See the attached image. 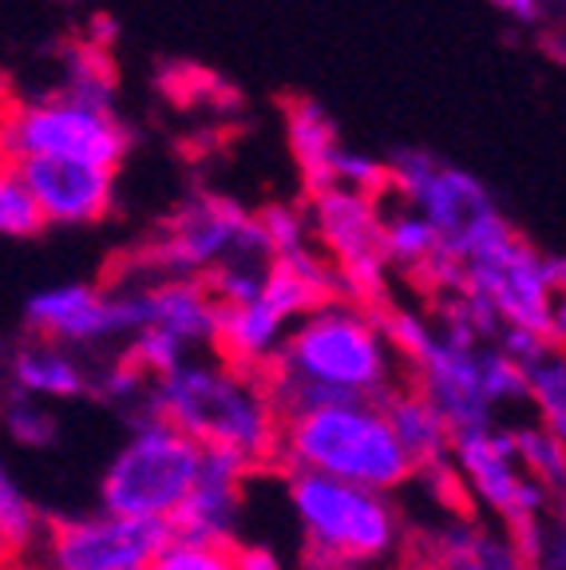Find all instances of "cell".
<instances>
[{"label":"cell","mask_w":566,"mask_h":570,"mask_svg":"<svg viewBox=\"0 0 566 570\" xmlns=\"http://www.w3.org/2000/svg\"><path fill=\"white\" fill-rule=\"evenodd\" d=\"M476 356H479V389H484L491 409L527 401V368L515 365L496 341H491V345H479Z\"/></svg>","instance_id":"f1b7e54d"},{"label":"cell","mask_w":566,"mask_h":570,"mask_svg":"<svg viewBox=\"0 0 566 570\" xmlns=\"http://www.w3.org/2000/svg\"><path fill=\"white\" fill-rule=\"evenodd\" d=\"M4 432L20 448H52L60 440V420H56V412L45 401L12 392L9 409H4Z\"/></svg>","instance_id":"4dcf8cb0"},{"label":"cell","mask_w":566,"mask_h":570,"mask_svg":"<svg viewBox=\"0 0 566 570\" xmlns=\"http://www.w3.org/2000/svg\"><path fill=\"white\" fill-rule=\"evenodd\" d=\"M266 269H270V262L226 258L222 266H214L211 274H203V282L218 305H246V302H257V297H262Z\"/></svg>","instance_id":"f546056e"},{"label":"cell","mask_w":566,"mask_h":570,"mask_svg":"<svg viewBox=\"0 0 566 570\" xmlns=\"http://www.w3.org/2000/svg\"><path fill=\"white\" fill-rule=\"evenodd\" d=\"M436 570H531L507 531L476 519H451L432 543Z\"/></svg>","instance_id":"7402d4cb"},{"label":"cell","mask_w":566,"mask_h":570,"mask_svg":"<svg viewBox=\"0 0 566 570\" xmlns=\"http://www.w3.org/2000/svg\"><path fill=\"white\" fill-rule=\"evenodd\" d=\"M45 230V218L36 210V203L28 198L25 183L12 170V163H0V238H36Z\"/></svg>","instance_id":"e575fe53"},{"label":"cell","mask_w":566,"mask_h":570,"mask_svg":"<svg viewBox=\"0 0 566 570\" xmlns=\"http://www.w3.org/2000/svg\"><path fill=\"white\" fill-rule=\"evenodd\" d=\"M12 170L45 226H96L116 203V167L80 159H17Z\"/></svg>","instance_id":"4fadbf2b"},{"label":"cell","mask_w":566,"mask_h":570,"mask_svg":"<svg viewBox=\"0 0 566 570\" xmlns=\"http://www.w3.org/2000/svg\"><path fill=\"white\" fill-rule=\"evenodd\" d=\"M313 242L341 277V297L357 305L384 302L389 289V262L381 249V198L349 187H325L310 203Z\"/></svg>","instance_id":"9c48e42d"},{"label":"cell","mask_w":566,"mask_h":570,"mask_svg":"<svg viewBox=\"0 0 566 570\" xmlns=\"http://www.w3.org/2000/svg\"><path fill=\"white\" fill-rule=\"evenodd\" d=\"M496 345L504 348L507 356H511L515 365H535L543 353L550 348V337L547 333H535V330H527V325H504L499 330V337H496Z\"/></svg>","instance_id":"74e56055"},{"label":"cell","mask_w":566,"mask_h":570,"mask_svg":"<svg viewBox=\"0 0 566 570\" xmlns=\"http://www.w3.org/2000/svg\"><path fill=\"white\" fill-rule=\"evenodd\" d=\"M127 151H131V131L116 111L76 104L60 91L12 107L4 131H0V155H9V163L80 159L119 170Z\"/></svg>","instance_id":"52a82bcc"},{"label":"cell","mask_w":566,"mask_h":570,"mask_svg":"<svg viewBox=\"0 0 566 570\" xmlns=\"http://www.w3.org/2000/svg\"><path fill=\"white\" fill-rule=\"evenodd\" d=\"M131 436L107 460L99 475V511L131 519H170L195 488L203 444L159 420L143 401L131 409Z\"/></svg>","instance_id":"8992f818"},{"label":"cell","mask_w":566,"mask_h":570,"mask_svg":"<svg viewBox=\"0 0 566 570\" xmlns=\"http://www.w3.org/2000/svg\"><path fill=\"white\" fill-rule=\"evenodd\" d=\"M234 570H285L270 547H234Z\"/></svg>","instance_id":"ab89813d"},{"label":"cell","mask_w":566,"mask_h":570,"mask_svg":"<svg viewBox=\"0 0 566 570\" xmlns=\"http://www.w3.org/2000/svg\"><path fill=\"white\" fill-rule=\"evenodd\" d=\"M147 392L150 376L135 361H127V356H116V361H107L104 368L91 373V396L116 404V409H139L147 401Z\"/></svg>","instance_id":"836d02e7"},{"label":"cell","mask_w":566,"mask_h":570,"mask_svg":"<svg viewBox=\"0 0 566 570\" xmlns=\"http://www.w3.org/2000/svg\"><path fill=\"white\" fill-rule=\"evenodd\" d=\"M257 226L266 234V246H270V258L282 262V258H297L305 249H313V226H310V214L301 210L293 203H270L257 210Z\"/></svg>","instance_id":"4316f807"},{"label":"cell","mask_w":566,"mask_h":570,"mask_svg":"<svg viewBox=\"0 0 566 570\" xmlns=\"http://www.w3.org/2000/svg\"><path fill=\"white\" fill-rule=\"evenodd\" d=\"M40 531H45V515L36 511L17 475L0 463V543H4V551H28L40 539Z\"/></svg>","instance_id":"484cf974"},{"label":"cell","mask_w":566,"mask_h":570,"mask_svg":"<svg viewBox=\"0 0 566 570\" xmlns=\"http://www.w3.org/2000/svg\"><path fill=\"white\" fill-rule=\"evenodd\" d=\"M175 539L170 519H131L111 511L71 515L48 523L52 570H147L150 559Z\"/></svg>","instance_id":"30bf717a"},{"label":"cell","mask_w":566,"mask_h":570,"mask_svg":"<svg viewBox=\"0 0 566 570\" xmlns=\"http://www.w3.org/2000/svg\"><path fill=\"white\" fill-rule=\"evenodd\" d=\"M4 554H9V551H4V543H0V559H4Z\"/></svg>","instance_id":"f6af8a7d"},{"label":"cell","mask_w":566,"mask_h":570,"mask_svg":"<svg viewBox=\"0 0 566 570\" xmlns=\"http://www.w3.org/2000/svg\"><path fill=\"white\" fill-rule=\"evenodd\" d=\"M377 317H381L389 348L397 353L400 365H408V368H417L420 361L432 353L436 341H440L436 321H428L424 313H417V309H384V313H377Z\"/></svg>","instance_id":"83f0119b"},{"label":"cell","mask_w":566,"mask_h":570,"mask_svg":"<svg viewBox=\"0 0 566 570\" xmlns=\"http://www.w3.org/2000/svg\"><path fill=\"white\" fill-rule=\"evenodd\" d=\"M127 341H131V345H127L124 356L127 361H135L150 381L175 373L186 356H191V345H186V341H178L175 333H167V330H155V325H147V330H139Z\"/></svg>","instance_id":"1f68e13d"},{"label":"cell","mask_w":566,"mask_h":570,"mask_svg":"<svg viewBox=\"0 0 566 570\" xmlns=\"http://www.w3.org/2000/svg\"><path fill=\"white\" fill-rule=\"evenodd\" d=\"M9 96H4V83H0V131H4V119H9Z\"/></svg>","instance_id":"7bdbcfd3"},{"label":"cell","mask_w":566,"mask_h":570,"mask_svg":"<svg viewBox=\"0 0 566 570\" xmlns=\"http://www.w3.org/2000/svg\"><path fill=\"white\" fill-rule=\"evenodd\" d=\"M381 409L412 468L451 460V428L420 384H397L389 396H381Z\"/></svg>","instance_id":"ffe728a7"},{"label":"cell","mask_w":566,"mask_h":570,"mask_svg":"<svg viewBox=\"0 0 566 570\" xmlns=\"http://www.w3.org/2000/svg\"><path fill=\"white\" fill-rule=\"evenodd\" d=\"M143 294H147V325L175 333L191 348L214 345L218 302L203 277H159L143 285Z\"/></svg>","instance_id":"d6986e66"},{"label":"cell","mask_w":566,"mask_h":570,"mask_svg":"<svg viewBox=\"0 0 566 570\" xmlns=\"http://www.w3.org/2000/svg\"><path fill=\"white\" fill-rule=\"evenodd\" d=\"M527 401L539 412V424L566 444V348L550 345L527 365Z\"/></svg>","instance_id":"cb8c5ba5"},{"label":"cell","mask_w":566,"mask_h":570,"mask_svg":"<svg viewBox=\"0 0 566 570\" xmlns=\"http://www.w3.org/2000/svg\"><path fill=\"white\" fill-rule=\"evenodd\" d=\"M531 570H566V567H558V562H539V567H531Z\"/></svg>","instance_id":"ee69618b"},{"label":"cell","mask_w":566,"mask_h":570,"mask_svg":"<svg viewBox=\"0 0 566 570\" xmlns=\"http://www.w3.org/2000/svg\"><path fill=\"white\" fill-rule=\"evenodd\" d=\"M293 523L305 539L310 570H364L381 567L404 539L392 491L329 480L313 472H290L285 483Z\"/></svg>","instance_id":"277c9868"},{"label":"cell","mask_w":566,"mask_h":570,"mask_svg":"<svg viewBox=\"0 0 566 570\" xmlns=\"http://www.w3.org/2000/svg\"><path fill=\"white\" fill-rule=\"evenodd\" d=\"M12 392L32 396V401H80L91 396V368L80 353L56 341H28L9 361Z\"/></svg>","instance_id":"ac0fdd59"},{"label":"cell","mask_w":566,"mask_h":570,"mask_svg":"<svg viewBox=\"0 0 566 570\" xmlns=\"http://www.w3.org/2000/svg\"><path fill=\"white\" fill-rule=\"evenodd\" d=\"M254 468L257 463L246 460L242 452L203 444L195 488L186 491V499L178 503L175 515H170L175 539L206 543V547H238L242 503H246L242 488H246Z\"/></svg>","instance_id":"7c38bea8"},{"label":"cell","mask_w":566,"mask_h":570,"mask_svg":"<svg viewBox=\"0 0 566 570\" xmlns=\"http://www.w3.org/2000/svg\"><path fill=\"white\" fill-rule=\"evenodd\" d=\"M147 404L155 416L198 444L231 448L254 463L277 452L282 420L262 384V373H246L206 356H186L175 373L150 381Z\"/></svg>","instance_id":"6da1fadb"},{"label":"cell","mask_w":566,"mask_h":570,"mask_svg":"<svg viewBox=\"0 0 566 570\" xmlns=\"http://www.w3.org/2000/svg\"><path fill=\"white\" fill-rule=\"evenodd\" d=\"M60 96L76 99V104L116 111V80H111V68H107L96 52L76 56V60H71V68H68V76H64Z\"/></svg>","instance_id":"d6a6232c"},{"label":"cell","mask_w":566,"mask_h":570,"mask_svg":"<svg viewBox=\"0 0 566 570\" xmlns=\"http://www.w3.org/2000/svg\"><path fill=\"white\" fill-rule=\"evenodd\" d=\"M226 258L274 262L257 214L226 195H191L167 214L147 262L163 277H203Z\"/></svg>","instance_id":"ba28073f"},{"label":"cell","mask_w":566,"mask_h":570,"mask_svg":"<svg viewBox=\"0 0 566 570\" xmlns=\"http://www.w3.org/2000/svg\"><path fill=\"white\" fill-rule=\"evenodd\" d=\"M274 455L290 472L329 475L377 491H397L417 475L381 401H336L282 420Z\"/></svg>","instance_id":"3957f363"},{"label":"cell","mask_w":566,"mask_h":570,"mask_svg":"<svg viewBox=\"0 0 566 570\" xmlns=\"http://www.w3.org/2000/svg\"><path fill=\"white\" fill-rule=\"evenodd\" d=\"M381 249L389 266L404 269V274H420L440 254V238L408 203L389 206V210L381 206Z\"/></svg>","instance_id":"603a6c76"},{"label":"cell","mask_w":566,"mask_h":570,"mask_svg":"<svg viewBox=\"0 0 566 570\" xmlns=\"http://www.w3.org/2000/svg\"><path fill=\"white\" fill-rule=\"evenodd\" d=\"M293 321L277 313L266 297L246 305H218V330H214V348L226 356V365L262 373L277 356L285 333Z\"/></svg>","instance_id":"e0dca14e"},{"label":"cell","mask_w":566,"mask_h":570,"mask_svg":"<svg viewBox=\"0 0 566 570\" xmlns=\"http://www.w3.org/2000/svg\"><path fill=\"white\" fill-rule=\"evenodd\" d=\"M266 368L321 384L341 401H381L400 384V361L384 341L377 309L349 297L321 302L293 321Z\"/></svg>","instance_id":"7a4b0ae2"},{"label":"cell","mask_w":566,"mask_h":570,"mask_svg":"<svg viewBox=\"0 0 566 570\" xmlns=\"http://www.w3.org/2000/svg\"><path fill=\"white\" fill-rule=\"evenodd\" d=\"M384 167L389 190H397L400 203H408L432 226L443 254L460 258L463 266L496 262L519 238L491 190L471 170L443 163L424 147H392Z\"/></svg>","instance_id":"5b68a950"},{"label":"cell","mask_w":566,"mask_h":570,"mask_svg":"<svg viewBox=\"0 0 566 570\" xmlns=\"http://www.w3.org/2000/svg\"><path fill=\"white\" fill-rule=\"evenodd\" d=\"M147 570H234V547H206L170 539Z\"/></svg>","instance_id":"d590c367"},{"label":"cell","mask_w":566,"mask_h":570,"mask_svg":"<svg viewBox=\"0 0 566 570\" xmlns=\"http://www.w3.org/2000/svg\"><path fill=\"white\" fill-rule=\"evenodd\" d=\"M504 17L519 20V24H535L543 17V0H491Z\"/></svg>","instance_id":"60d3db41"},{"label":"cell","mask_w":566,"mask_h":570,"mask_svg":"<svg viewBox=\"0 0 566 570\" xmlns=\"http://www.w3.org/2000/svg\"><path fill=\"white\" fill-rule=\"evenodd\" d=\"M25 325L40 341H56L68 348L124 341L116 297L91 282H60L32 294L25 302Z\"/></svg>","instance_id":"5bb4252c"},{"label":"cell","mask_w":566,"mask_h":570,"mask_svg":"<svg viewBox=\"0 0 566 570\" xmlns=\"http://www.w3.org/2000/svg\"><path fill=\"white\" fill-rule=\"evenodd\" d=\"M550 345L566 348V258L558 254V294L550 305Z\"/></svg>","instance_id":"f35d334b"},{"label":"cell","mask_w":566,"mask_h":570,"mask_svg":"<svg viewBox=\"0 0 566 570\" xmlns=\"http://www.w3.org/2000/svg\"><path fill=\"white\" fill-rule=\"evenodd\" d=\"M563 527H558V534H547V554H543V562H558V567H566V483H563Z\"/></svg>","instance_id":"b9f144b4"},{"label":"cell","mask_w":566,"mask_h":570,"mask_svg":"<svg viewBox=\"0 0 566 570\" xmlns=\"http://www.w3.org/2000/svg\"><path fill=\"white\" fill-rule=\"evenodd\" d=\"M463 289H476L496 305L504 325H527L550 337V305L558 294V254H543L515 238L496 262L463 266Z\"/></svg>","instance_id":"8fae6325"},{"label":"cell","mask_w":566,"mask_h":570,"mask_svg":"<svg viewBox=\"0 0 566 570\" xmlns=\"http://www.w3.org/2000/svg\"><path fill=\"white\" fill-rule=\"evenodd\" d=\"M333 187H349V190H364V195L381 198L389 190V167L377 155L353 151V147H341L333 163Z\"/></svg>","instance_id":"8d00e7d4"},{"label":"cell","mask_w":566,"mask_h":570,"mask_svg":"<svg viewBox=\"0 0 566 570\" xmlns=\"http://www.w3.org/2000/svg\"><path fill=\"white\" fill-rule=\"evenodd\" d=\"M515 436V460L531 480H539L543 488L563 491L566 483V444L558 436H550L543 424H523L511 428Z\"/></svg>","instance_id":"d4e9b609"},{"label":"cell","mask_w":566,"mask_h":570,"mask_svg":"<svg viewBox=\"0 0 566 570\" xmlns=\"http://www.w3.org/2000/svg\"><path fill=\"white\" fill-rule=\"evenodd\" d=\"M451 463L463 480L476 503H484L499 523H511L515 503H519V488L527 480V472L515 460V436L511 428L487 424L471 428V432H456L451 436Z\"/></svg>","instance_id":"9a60e30c"},{"label":"cell","mask_w":566,"mask_h":570,"mask_svg":"<svg viewBox=\"0 0 566 570\" xmlns=\"http://www.w3.org/2000/svg\"><path fill=\"white\" fill-rule=\"evenodd\" d=\"M412 373H420V389L428 392V401L443 412L451 436L456 432H471V428L496 424L491 404H487L484 389H479V356L476 348L451 345V341H436L432 353L420 361Z\"/></svg>","instance_id":"2e32d148"},{"label":"cell","mask_w":566,"mask_h":570,"mask_svg":"<svg viewBox=\"0 0 566 570\" xmlns=\"http://www.w3.org/2000/svg\"><path fill=\"white\" fill-rule=\"evenodd\" d=\"M285 139H290L293 163H297L305 187L318 195V190L333 187V163L341 155V131H336L333 116L318 99H293L285 107Z\"/></svg>","instance_id":"44dd1931"}]
</instances>
